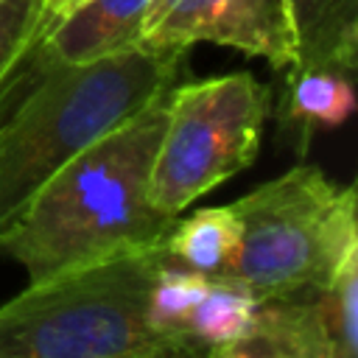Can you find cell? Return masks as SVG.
I'll return each mask as SVG.
<instances>
[{"instance_id":"1","label":"cell","mask_w":358,"mask_h":358,"mask_svg":"<svg viewBox=\"0 0 358 358\" xmlns=\"http://www.w3.org/2000/svg\"><path fill=\"white\" fill-rule=\"evenodd\" d=\"M165 95L70 159L0 232V252L28 271V282L165 243L176 218L148 199Z\"/></svg>"},{"instance_id":"2","label":"cell","mask_w":358,"mask_h":358,"mask_svg":"<svg viewBox=\"0 0 358 358\" xmlns=\"http://www.w3.org/2000/svg\"><path fill=\"white\" fill-rule=\"evenodd\" d=\"M185 48L129 50L28 70V90L0 123V232L84 148L179 84Z\"/></svg>"},{"instance_id":"3","label":"cell","mask_w":358,"mask_h":358,"mask_svg":"<svg viewBox=\"0 0 358 358\" xmlns=\"http://www.w3.org/2000/svg\"><path fill=\"white\" fill-rule=\"evenodd\" d=\"M168 260L154 243L28 282L0 305V358H207L204 341L148 316Z\"/></svg>"},{"instance_id":"4","label":"cell","mask_w":358,"mask_h":358,"mask_svg":"<svg viewBox=\"0 0 358 358\" xmlns=\"http://www.w3.org/2000/svg\"><path fill=\"white\" fill-rule=\"evenodd\" d=\"M232 207L238 246L215 277L243 285L260 302L322 288L358 255L355 187L330 182L319 165H294Z\"/></svg>"},{"instance_id":"5","label":"cell","mask_w":358,"mask_h":358,"mask_svg":"<svg viewBox=\"0 0 358 358\" xmlns=\"http://www.w3.org/2000/svg\"><path fill=\"white\" fill-rule=\"evenodd\" d=\"M271 90L252 73L185 81L165 95V129L148 176L151 204L179 218L260 151Z\"/></svg>"},{"instance_id":"6","label":"cell","mask_w":358,"mask_h":358,"mask_svg":"<svg viewBox=\"0 0 358 358\" xmlns=\"http://www.w3.org/2000/svg\"><path fill=\"white\" fill-rule=\"evenodd\" d=\"M140 42L185 50L196 42H213L260 56L274 70L296 64L285 0H151Z\"/></svg>"},{"instance_id":"7","label":"cell","mask_w":358,"mask_h":358,"mask_svg":"<svg viewBox=\"0 0 358 358\" xmlns=\"http://www.w3.org/2000/svg\"><path fill=\"white\" fill-rule=\"evenodd\" d=\"M151 0H87L62 20L45 25L22 64L28 70L84 64L129 50L143 36Z\"/></svg>"},{"instance_id":"8","label":"cell","mask_w":358,"mask_h":358,"mask_svg":"<svg viewBox=\"0 0 358 358\" xmlns=\"http://www.w3.org/2000/svg\"><path fill=\"white\" fill-rule=\"evenodd\" d=\"M299 70L352 76L358 64V0H285Z\"/></svg>"},{"instance_id":"9","label":"cell","mask_w":358,"mask_h":358,"mask_svg":"<svg viewBox=\"0 0 358 358\" xmlns=\"http://www.w3.org/2000/svg\"><path fill=\"white\" fill-rule=\"evenodd\" d=\"M355 109V92L350 76L333 70H299L288 67L285 90L280 98V123L294 131L299 151H305L316 129L341 126Z\"/></svg>"},{"instance_id":"10","label":"cell","mask_w":358,"mask_h":358,"mask_svg":"<svg viewBox=\"0 0 358 358\" xmlns=\"http://www.w3.org/2000/svg\"><path fill=\"white\" fill-rule=\"evenodd\" d=\"M238 232H241V224L232 204L201 207L187 218L173 221L165 238V249L173 263L201 271L207 277H215L232 257L238 246Z\"/></svg>"},{"instance_id":"11","label":"cell","mask_w":358,"mask_h":358,"mask_svg":"<svg viewBox=\"0 0 358 358\" xmlns=\"http://www.w3.org/2000/svg\"><path fill=\"white\" fill-rule=\"evenodd\" d=\"M257 308H260V299L243 285L224 277H210L204 296L190 313L187 330L207 347H215V344L246 336L255 327Z\"/></svg>"},{"instance_id":"12","label":"cell","mask_w":358,"mask_h":358,"mask_svg":"<svg viewBox=\"0 0 358 358\" xmlns=\"http://www.w3.org/2000/svg\"><path fill=\"white\" fill-rule=\"evenodd\" d=\"M210 285V277L193 268H185L173 260H168L151 285V296H148V316L157 327L162 330H187L190 313L199 305V299L204 296ZM193 336V333H190Z\"/></svg>"},{"instance_id":"13","label":"cell","mask_w":358,"mask_h":358,"mask_svg":"<svg viewBox=\"0 0 358 358\" xmlns=\"http://www.w3.org/2000/svg\"><path fill=\"white\" fill-rule=\"evenodd\" d=\"M42 31L45 14L39 0H0V95Z\"/></svg>"},{"instance_id":"14","label":"cell","mask_w":358,"mask_h":358,"mask_svg":"<svg viewBox=\"0 0 358 358\" xmlns=\"http://www.w3.org/2000/svg\"><path fill=\"white\" fill-rule=\"evenodd\" d=\"M207 358H294V355L280 338V333L257 313L255 327L246 336L210 347Z\"/></svg>"},{"instance_id":"15","label":"cell","mask_w":358,"mask_h":358,"mask_svg":"<svg viewBox=\"0 0 358 358\" xmlns=\"http://www.w3.org/2000/svg\"><path fill=\"white\" fill-rule=\"evenodd\" d=\"M39 3H42L45 25H50V22L62 20L64 14H70L73 8H78V6H81V3H87V0H39Z\"/></svg>"}]
</instances>
